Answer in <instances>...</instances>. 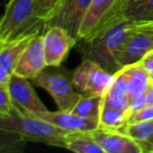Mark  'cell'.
<instances>
[{"label":"cell","instance_id":"cell-1","mask_svg":"<svg viewBox=\"0 0 153 153\" xmlns=\"http://www.w3.org/2000/svg\"><path fill=\"white\" fill-rule=\"evenodd\" d=\"M133 24V20L126 17L94 38L78 42L83 59L92 60L111 74H117L123 68L119 62L120 51Z\"/></svg>","mask_w":153,"mask_h":153},{"label":"cell","instance_id":"cell-2","mask_svg":"<svg viewBox=\"0 0 153 153\" xmlns=\"http://www.w3.org/2000/svg\"><path fill=\"white\" fill-rule=\"evenodd\" d=\"M0 128L18 133L26 142L43 143L48 146L64 148V136L67 131L14 105L9 114L0 115Z\"/></svg>","mask_w":153,"mask_h":153},{"label":"cell","instance_id":"cell-3","mask_svg":"<svg viewBox=\"0 0 153 153\" xmlns=\"http://www.w3.org/2000/svg\"><path fill=\"white\" fill-rule=\"evenodd\" d=\"M47 24L39 16L37 0H9L0 18V42L27 34H43Z\"/></svg>","mask_w":153,"mask_h":153},{"label":"cell","instance_id":"cell-4","mask_svg":"<svg viewBox=\"0 0 153 153\" xmlns=\"http://www.w3.org/2000/svg\"><path fill=\"white\" fill-rule=\"evenodd\" d=\"M129 0H92L88 7L78 33L76 43L87 41L99 33L126 18Z\"/></svg>","mask_w":153,"mask_h":153},{"label":"cell","instance_id":"cell-5","mask_svg":"<svg viewBox=\"0 0 153 153\" xmlns=\"http://www.w3.org/2000/svg\"><path fill=\"white\" fill-rule=\"evenodd\" d=\"M32 81L36 86L48 92L58 109L62 111H71L81 96L74 86L72 74L69 76L59 66H46Z\"/></svg>","mask_w":153,"mask_h":153},{"label":"cell","instance_id":"cell-6","mask_svg":"<svg viewBox=\"0 0 153 153\" xmlns=\"http://www.w3.org/2000/svg\"><path fill=\"white\" fill-rule=\"evenodd\" d=\"M114 74L92 60L83 59L78 67L72 72V83L81 96L104 97L112 84Z\"/></svg>","mask_w":153,"mask_h":153},{"label":"cell","instance_id":"cell-7","mask_svg":"<svg viewBox=\"0 0 153 153\" xmlns=\"http://www.w3.org/2000/svg\"><path fill=\"white\" fill-rule=\"evenodd\" d=\"M153 51V20L134 21L122 47L119 62L122 67L140 62Z\"/></svg>","mask_w":153,"mask_h":153},{"label":"cell","instance_id":"cell-8","mask_svg":"<svg viewBox=\"0 0 153 153\" xmlns=\"http://www.w3.org/2000/svg\"><path fill=\"white\" fill-rule=\"evenodd\" d=\"M76 45V40L66 28L51 25L43 33V48L47 66H60L70 49Z\"/></svg>","mask_w":153,"mask_h":153},{"label":"cell","instance_id":"cell-9","mask_svg":"<svg viewBox=\"0 0 153 153\" xmlns=\"http://www.w3.org/2000/svg\"><path fill=\"white\" fill-rule=\"evenodd\" d=\"M92 0H60L53 15L47 22V27L59 25L66 28L76 40L83 17Z\"/></svg>","mask_w":153,"mask_h":153},{"label":"cell","instance_id":"cell-10","mask_svg":"<svg viewBox=\"0 0 153 153\" xmlns=\"http://www.w3.org/2000/svg\"><path fill=\"white\" fill-rule=\"evenodd\" d=\"M7 86L14 105L22 111L35 114L48 110L35 91L28 79L13 74Z\"/></svg>","mask_w":153,"mask_h":153},{"label":"cell","instance_id":"cell-11","mask_svg":"<svg viewBox=\"0 0 153 153\" xmlns=\"http://www.w3.org/2000/svg\"><path fill=\"white\" fill-rule=\"evenodd\" d=\"M46 66L43 48V34H39L35 36L25 47L13 74L33 80Z\"/></svg>","mask_w":153,"mask_h":153},{"label":"cell","instance_id":"cell-12","mask_svg":"<svg viewBox=\"0 0 153 153\" xmlns=\"http://www.w3.org/2000/svg\"><path fill=\"white\" fill-rule=\"evenodd\" d=\"M91 134L104 153H144L133 138L119 130L98 127Z\"/></svg>","mask_w":153,"mask_h":153},{"label":"cell","instance_id":"cell-13","mask_svg":"<svg viewBox=\"0 0 153 153\" xmlns=\"http://www.w3.org/2000/svg\"><path fill=\"white\" fill-rule=\"evenodd\" d=\"M34 115L51 123V125L60 128L67 132L72 131H94L99 127V123L96 121L87 120L76 115L71 111H43L35 113Z\"/></svg>","mask_w":153,"mask_h":153},{"label":"cell","instance_id":"cell-14","mask_svg":"<svg viewBox=\"0 0 153 153\" xmlns=\"http://www.w3.org/2000/svg\"><path fill=\"white\" fill-rule=\"evenodd\" d=\"M39 34H27L4 42H0V63L13 74L22 53L33 38Z\"/></svg>","mask_w":153,"mask_h":153},{"label":"cell","instance_id":"cell-15","mask_svg":"<svg viewBox=\"0 0 153 153\" xmlns=\"http://www.w3.org/2000/svg\"><path fill=\"white\" fill-rule=\"evenodd\" d=\"M122 71L127 79L129 96L132 103V101L144 96L147 92L149 86L151 85L150 74L140 65V62L125 66L122 68Z\"/></svg>","mask_w":153,"mask_h":153},{"label":"cell","instance_id":"cell-16","mask_svg":"<svg viewBox=\"0 0 153 153\" xmlns=\"http://www.w3.org/2000/svg\"><path fill=\"white\" fill-rule=\"evenodd\" d=\"M64 148L76 153H104L91 131L67 132L64 136Z\"/></svg>","mask_w":153,"mask_h":153},{"label":"cell","instance_id":"cell-17","mask_svg":"<svg viewBox=\"0 0 153 153\" xmlns=\"http://www.w3.org/2000/svg\"><path fill=\"white\" fill-rule=\"evenodd\" d=\"M120 131L133 138L143 149V152H153V121L127 123Z\"/></svg>","mask_w":153,"mask_h":153},{"label":"cell","instance_id":"cell-18","mask_svg":"<svg viewBox=\"0 0 153 153\" xmlns=\"http://www.w3.org/2000/svg\"><path fill=\"white\" fill-rule=\"evenodd\" d=\"M129 115L130 113L117 107L104 104L103 102L100 120H99V127L120 131L127 124Z\"/></svg>","mask_w":153,"mask_h":153},{"label":"cell","instance_id":"cell-19","mask_svg":"<svg viewBox=\"0 0 153 153\" xmlns=\"http://www.w3.org/2000/svg\"><path fill=\"white\" fill-rule=\"evenodd\" d=\"M104 97H86L80 96L71 112L81 117L99 123L101 110H102Z\"/></svg>","mask_w":153,"mask_h":153},{"label":"cell","instance_id":"cell-20","mask_svg":"<svg viewBox=\"0 0 153 153\" xmlns=\"http://www.w3.org/2000/svg\"><path fill=\"white\" fill-rule=\"evenodd\" d=\"M125 13L133 21L153 20V0H129Z\"/></svg>","mask_w":153,"mask_h":153},{"label":"cell","instance_id":"cell-21","mask_svg":"<svg viewBox=\"0 0 153 153\" xmlns=\"http://www.w3.org/2000/svg\"><path fill=\"white\" fill-rule=\"evenodd\" d=\"M26 143L18 133L0 128V153L23 152Z\"/></svg>","mask_w":153,"mask_h":153},{"label":"cell","instance_id":"cell-22","mask_svg":"<svg viewBox=\"0 0 153 153\" xmlns=\"http://www.w3.org/2000/svg\"><path fill=\"white\" fill-rule=\"evenodd\" d=\"M104 104L110 105V106L117 107L119 109L126 111L128 113H131V101L130 97L126 94L125 91L121 90L111 84L110 87L108 88L107 92L104 96Z\"/></svg>","mask_w":153,"mask_h":153},{"label":"cell","instance_id":"cell-23","mask_svg":"<svg viewBox=\"0 0 153 153\" xmlns=\"http://www.w3.org/2000/svg\"><path fill=\"white\" fill-rule=\"evenodd\" d=\"M59 1L60 0H37V9H38L39 16L46 22V24L55 13Z\"/></svg>","mask_w":153,"mask_h":153},{"label":"cell","instance_id":"cell-24","mask_svg":"<svg viewBox=\"0 0 153 153\" xmlns=\"http://www.w3.org/2000/svg\"><path fill=\"white\" fill-rule=\"evenodd\" d=\"M14 108L7 84L0 83V115L9 114Z\"/></svg>","mask_w":153,"mask_h":153},{"label":"cell","instance_id":"cell-25","mask_svg":"<svg viewBox=\"0 0 153 153\" xmlns=\"http://www.w3.org/2000/svg\"><path fill=\"white\" fill-rule=\"evenodd\" d=\"M153 121V105L145 106L143 108L130 113L127 123H140V122Z\"/></svg>","mask_w":153,"mask_h":153},{"label":"cell","instance_id":"cell-26","mask_svg":"<svg viewBox=\"0 0 153 153\" xmlns=\"http://www.w3.org/2000/svg\"><path fill=\"white\" fill-rule=\"evenodd\" d=\"M140 65L149 72V74H153V51L148 53L142 60L140 61Z\"/></svg>","mask_w":153,"mask_h":153},{"label":"cell","instance_id":"cell-27","mask_svg":"<svg viewBox=\"0 0 153 153\" xmlns=\"http://www.w3.org/2000/svg\"><path fill=\"white\" fill-rule=\"evenodd\" d=\"M12 72H10L2 64L0 63V83L2 84H9L10 79L12 76Z\"/></svg>","mask_w":153,"mask_h":153},{"label":"cell","instance_id":"cell-28","mask_svg":"<svg viewBox=\"0 0 153 153\" xmlns=\"http://www.w3.org/2000/svg\"><path fill=\"white\" fill-rule=\"evenodd\" d=\"M153 105V84L149 86L148 90L145 96V106H152Z\"/></svg>","mask_w":153,"mask_h":153},{"label":"cell","instance_id":"cell-29","mask_svg":"<svg viewBox=\"0 0 153 153\" xmlns=\"http://www.w3.org/2000/svg\"><path fill=\"white\" fill-rule=\"evenodd\" d=\"M151 83H152V84H153V81H151Z\"/></svg>","mask_w":153,"mask_h":153},{"label":"cell","instance_id":"cell-30","mask_svg":"<svg viewBox=\"0 0 153 153\" xmlns=\"http://www.w3.org/2000/svg\"></svg>","mask_w":153,"mask_h":153}]
</instances>
